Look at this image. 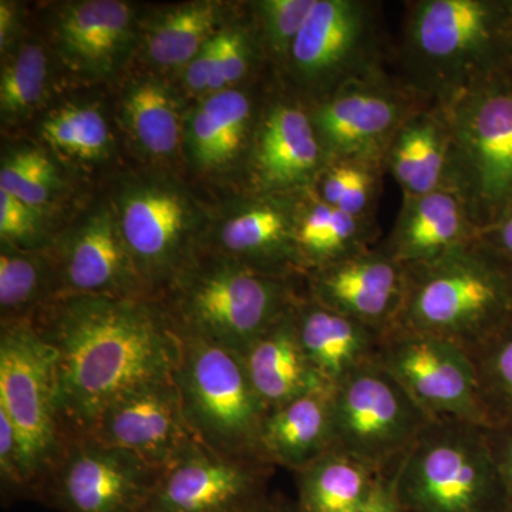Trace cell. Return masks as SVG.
<instances>
[{
  "label": "cell",
  "mask_w": 512,
  "mask_h": 512,
  "mask_svg": "<svg viewBox=\"0 0 512 512\" xmlns=\"http://www.w3.org/2000/svg\"><path fill=\"white\" fill-rule=\"evenodd\" d=\"M512 40L510 2L420 0L404 26L403 57L423 99L443 103L471 83L501 70Z\"/></svg>",
  "instance_id": "obj_3"
},
{
  "label": "cell",
  "mask_w": 512,
  "mask_h": 512,
  "mask_svg": "<svg viewBox=\"0 0 512 512\" xmlns=\"http://www.w3.org/2000/svg\"><path fill=\"white\" fill-rule=\"evenodd\" d=\"M138 271L120 227L109 212L93 217L74 238L64 261V279L73 295L128 298Z\"/></svg>",
  "instance_id": "obj_21"
},
{
  "label": "cell",
  "mask_w": 512,
  "mask_h": 512,
  "mask_svg": "<svg viewBox=\"0 0 512 512\" xmlns=\"http://www.w3.org/2000/svg\"><path fill=\"white\" fill-rule=\"evenodd\" d=\"M57 458L55 498L66 512H146L161 471L92 437H73Z\"/></svg>",
  "instance_id": "obj_13"
},
{
  "label": "cell",
  "mask_w": 512,
  "mask_h": 512,
  "mask_svg": "<svg viewBox=\"0 0 512 512\" xmlns=\"http://www.w3.org/2000/svg\"><path fill=\"white\" fill-rule=\"evenodd\" d=\"M47 60L40 47H22L8 64L0 82V109L6 116H18L42 100L45 94Z\"/></svg>",
  "instance_id": "obj_35"
},
{
  "label": "cell",
  "mask_w": 512,
  "mask_h": 512,
  "mask_svg": "<svg viewBox=\"0 0 512 512\" xmlns=\"http://www.w3.org/2000/svg\"><path fill=\"white\" fill-rule=\"evenodd\" d=\"M468 355L476 366L487 426H512V316Z\"/></svg>",
  "instance_id": "obj_30"
},
{
  "label": "cell",
  "mask_w": 512,
  "mask_h": 512,
  "mask_svg": "<svg viewBox=\"0 0 512 512\" xmlns=\"http://www.w3.org/2000/svg\"><path fill=\"white\" fill-rule=\"evenodd\" d=\"M404 286V265L384 248H367L311 269L309 299L384 333L402 309Z\"/></svg>",
  "instance_id": "obj_16"
},
{
  "label": "cell",
  "mask_w": 512,
  "mask_h": 512,
  "mask_svg": "<svg viewBox=\"0 0 512 512\" xmlns=\"http://www.w3.org/2000/svg\"><path fill=\"white\" fill-rule=\"evenodd\" d=\"M466 204L451 190L404 198L402 211L384 249L403 264L434 261L478 238Z\"/></svg>",
  "instance_id": "obj_18"
},
{
  "label": "cell",
  "mask_w": 512,
  "mask_h": 512,
  "mask_svg": "<svg viewBox=\"0 0 512 512\" xmlns=\"http://www.w3.org/2000/svg\"><path fill=\"white\" fill-rule=\"evenodd\" d=\"M185 207L177 194L144 190L124 201L120 231L138 274L168 271L177 261Z\"/></svg>",
  "instance_id": "obj_24"
},
{
  "label": "cell",
  "mask_w": 512,
  "mask_h": 512,
  "mask_svg": "<svg viewBox=\"0 0 512 512\" xmlns=\"http://www.w3.org/2000/svg\"><path fill=\"white\" fill-rule=\"evenodd\" d=\"M221 241L244 265L264 274L282 276L286 265L301 266L296 244V220L274 204H259L235 215L224 225Z\"/></svg>",
  "instance_id": "obj_26"
},
{
  "label": "cell",
  "mask_w": 512,
  "mask_h": 512,
  "mask_svg": "<svg viewBox=\"0 0 512 512\" xmlns=\"http://www.w3.org/2000/svg\"><path fill=\"white\" fill-rule=\"evenodd\" d=\"M192 147L195 156L202 164L220 165L232 160L218 131L212 126L210 117L204 110L195 111L192 117Z\"/></svg>",
  "instance_id": "obj_41"
},
{
  "label": "cell",
  "mask_w": 512,
  "mask_h": 512,
  "mask_svg": "<svg viewBox=\"0 0 512 512\" xmlns=\"http://www.w3.org/2000/svg\"><path fill=\"white\" fill-rule=\"evenodd\" d=\"M201 109L210 117L212 126L224 140L231 157L237 156L251 121L248 97L237 90H224L205 101Z\"/></svg>",
  "instance_id": "obj_38"
},
{
  "label": "cell",
  "mask_w": 512,
  "mask_h": 512,
  "mask_svg": "<svg viewBox=\"0 0 512 512\" xmlns=\"http://www.w3.org/2000/svg\"><path fill=\"white\" fill-rule=\"evenodd\" d=\"M332 394L318 390L266 413L261 446L269 463L298 473L332 450Z\"/></svg>",
  "instance_id": "obj_22"
},
{
  "label": "cell",
  "mask_w": 512,
  "mask_h": 512,
  "mask_svg": "<svg viewBox=\"0 0 512 512\" xmlns=\"http://www.w3.org/2000/svg\"><path fill=\"white\" fill-rule=\"evenodd\" d=\"M218 9L212 2H195L168 12L148 36V55L161 66L190 63L212 39Z\"/></svg>",
  "instance_id": "obj_29"
},
{
  "label": "cell",
  "mask_w": 512,
  "mask_h": 512,
  "mask_svg": "<svg viewBox=\"0 0 512 512\" xmlns=\"http://www.w3.org/2000/svg\"><path fill=\"white\" fill-rule=\"evenodd\" d=\"M13 19H15V13H13L12 6L9 3L2 2V6H0V43H2V49L5 47V43H8L10 32L13 29Z\"/></svg>",
  "instance_id": "obj_47"
},
{
  "label": "cell",
  "mask_w": 512,
  "mask_h": 512,
  "mask_svg": "<svg viewBox=\"0 0 512 512\" xmlns=\"http://www.w3.org/2000/svg\"><path fill=\"white\" fill-rule=\"evenodd\" d=\"M510 19H511V28H512V2H510Z\"/></svg>",
  "instance_id": "obj_49"
},
{
  "label": "cell",
  "mask_w": 512,
  "mask_h": 512,
  "mask_svg": "<svg viewBox=\"0 0 512 512\" xmlns=\"http://www.w3.org/2000/svg\"><path fill=\"white\" fill-rule=\"evenodd\" d=\"M266 463L222 456L194 444L161 471L146 512H248L264 507Z\"/></svg>",
  "instance_id": "obj_14"
},
{
  "label": "cell",
  "mask_w": 512,
  "mask_h": 512,
  "mask_svg": "<svg viewBox=\"0 0 512 512\" xmlns=\"http://www.w3.org/2000/svg\"><path fill=\"white\" fill-rule=\"evenodd\" d=\"M36 329L55 350L57 413L73 437L123 394L177 376L183 357L181 329L131 296H69Z\"/></svg>",
  "instance_id": "obj_1"
},
{
  "label": "cell",
  "mask_w": 512,
  "mask_h": 512,
  "mask_svg": "<svg viewBox=\"0 0 512 512\" xmlns=\"http://www.w3.org/2000/svg\"><path fill=\"white\" fill-rule=\"evenodd\" d=\"M296 329L318 375L335 389L360 367L375 362L383 333L306 299L296 302Z\"/></svg>",
  "instance_id": "obj_19"
},
{
  "label": "cell",
  "mask_w": 512,
  "mask_h": 512,
  "mask_svg": "<svg viewBox=\"0 0 512 512\" xmlns=\"http://www.w3.org/2000/svg\"><path fill=\"white\" fill-rule=\"evenodd\" d=\"M390 477L407 512H512L480 424L431 421Z\"/></svg>",
  "instance_id": "obj_5"
},
{
  "label": "cell",
  "mask_w": 512,
  "mask_h": 512,
  "mask_svg": "<svg viewBox=\"0 0 512 512\" xmlns=\"http://www.w3.org/2000/svg\"><path fill=\"white\" fill-rule=\"evenodd\" d=\"M217 55H215L214 74L208 90L222 92L225 86L239 82L248 73L251 63L247 36L239 30H228L215 36Z\"/></svg>",
  "instance_id": "obj_39"
},
{
  "label": "cell",
  "mask_w": 512,
  "mask_h": 512,
  "mask_svg": "<svg viewBox=\"0 0 512 512\" xmlns=\"http://www.w3.org/2000/svg\"><path fill=\"white\" fill-rule=\"evenodd\" d=\"M421 99L409 87L396 86L379 72L346 83L320 99L309 114L329 163L384 165L399 128L423 109Z\"/></svg>",
  "instance_id": "obj_11"
},
{
  "label": "cell",
  "mask_w": 512,
  "mask_h": 512,
  "mask_svg": "<svg viewBox=\"0 0 512 512\" xmlns=\"http://www.w3.org/2000/svg\"><path fill=\"white\" fill-rule=\"evenodd\" d=\"M478 239L512 268V205L500 221L483 229Z\"/></svg>",
  "instance_id": "obj_44"
},
{
  "label": "cell",
  "mask_w": 512,
  "mask_h": 512,
  "mask_svg": "<svg viewBox=\"0 0 512 512\" xmlns=\"http://www.w3.org/2000/svg\"><path fill=\"white\" fill-rule=\"evenodd\" d=\"M124 110L134 137L148 153H173L180 140V120L165 87L157 82L138 83L128 92Z\"/></svg>",
  "instance_id": "obj_31"
},
{
  "label": "cell",
  "mask_w": 512,
  "mask_h": 512,
  "mask_svg": "<svg viewBox=\"0 0 512 512\" xmlns=\"http://www.w3.org/2000/svg\"><path fill=\"white\" fill-rule=\"evenodd\" d=\"M39 211L0 190V234L8 242H32L39 232Z\"/></svg>",
  "instance_id": "obj_40"
},
{
  "label": "cell",
  "mask_w": 512,
  "mask_h": 512,
  "mask_svg": "<svg viewBox=\"0 0 512 512\" xmlns=\"http://www.w3.org/2000/svg\"><path fill=\"white\" fill-rule=\"evenodd\" d=\"M355 512H407L392 477L380 476L369 498Z\"/></svg>",
  "instance_id": "obj_46"
},
{
  "label": "cell",
  "mask_w": 512,
  "mask_h": 512,
  "mask_svg": "<svg viewBox=\"0 0 512 512\" xmlns=\"http://www.w3.org/2000/svg\"><path fill=\"white\" fill-rule=\"evenodd\" d=\"M87 437L163 471L200 443L185 416L177 376L141 384L110 404Z\"/></svg>",
  "instance_id": "obj_15"
},
{
  "label": "cell",
  "mask_w": 512,
  "mask_h": 512,
  "mask_svg": "<svg viewBox=\"0 0 512 512\" xmlns=\"http://www.w3.org/2000/svg\"><path fill=\"white\" fill-rule=\"evenodd\" d=\"M248 512H269V511H268V508L261 507V508H256V510H252V511H248Z\"/></svg>",
  "instance_id": "obj_48"
},
{
  "label": "cell",
  "mask_w": 512,
  "mask_h": 512,
  "mask_svg": "<svg viewBox=\"0 0 512 512\" xmlns=\"http://www.w3.org/2000/svg\"><path fill=\"white\" fill-rule=\"evenodd\" d=\"M56 187L55 165L40 151H18L0 168V190L37 211L50 200Z\"/></svg>",
  "instance_id": "obj_34"
},
{
  "label": "cell",
  "mask_w": 512,
  "mask_h": 512,
  "mask_svg": "<svg viewBox=\"0 0 512 512\" xmlns=\"http://www.w3.org/2000/svg\"><path fill=\"white\" fill-rule=\"evenodd\" d=\"M376 360L431 419L487 426L476 366L457 343L394 326L383 333Z\"/></svg>",
  "instance_id": "obj_10"
},
{
  "label": "cell",
  "mask_w": 512,
  "mask_h": 512,
  "mask_svg": "<svg viewBox=\"0 0 512 512\" xmlns=\"http://www.w3.org/2000/svg\"><path fill=\"white\" fill-rule=\"evenodd\" d=\"M404 268L397 328L450 340L470 352L512 316V268L478 238L434 261Z\"/></svg>",
  "instance_id": "obj_2"
},
{
  "label": "cell",
  "mask_w": 512,
  "mask_h": 512,
  "mask_svg": "<svg viewBox=\"0 0 512 512\" xmlns=\"http://www.w3.org/2000/svg\"><path fill=\"white\" fill-rule=\"evenodd\" d=\"M431 421L375 360L333 389L332 450L389 476Z\"/></svg>",
  "instance_id": "obj_7"
},
{
  "label": "cell",
  "mask_w": 512,
  "mask_h": 512,
  "mask_svg": "<svg viewBox=\"0 0 512 512\" xmlns=\"http://www.w3.org/2000/svg\"><path fill=\"white\" fill-rule=\"evenodd\" d=\"M436 107L450 136L447 190L481 232L512 205V84L497 70Z\"/></svg>",
  "instance_id": "obj_4"
},
{
  "label": "cell",
  "mask_w": 512,
  "mask_h": 512,
  "mask_svg": "<svg viewBox=\"0 0 512 512\" xmlns=\"http://www.w3.org/2000/svg\"><path fill=\"white\" fill-rule=\"evenodd\" d=\"M254 163L266 190L286 191L311 184L329 164L311 114L296 104L272 106L259 128Z\"/></svg>",
  "instance_id": "obj_17"
},
{
  "label": "cell",
  "mask_w": 512,
  "mask_h": 512,
  "mask_svg": "<svg viewBox=\"0 0 512 512\" xmlns=\"http://www.w3.org/2000/svg\"><path fill=\"white\" fill-rule=\"evenodd\" d=\"M0 470L10 483L23 484L22 451L12 421L0 410Z\"/></svg>",
  "instance_id": "obj_42"
},
{
  "label": "cell",
  "mask_w": 512,
  "mask_h": 512,
  "mask_svg": "<svg viewBox=\"0 0 512 512\" xmlns=\"http://www.w3.org/2000/svg\"><path fill=\"white\" fill-rule=\"evenodd\" d=\"M309 89L329 96L346 83L379 73L376 16L362 0H316L288 59Z\"/></svg>",
  "instance_id": "obj_12"
},
{
  "label": "cell",
  "mask_w": 512,
  "mask_h": 512,
  "mask_svg": "<svg viewBox=\"0 0 512 512\" xmlns=\"http://www.w3.org/2000/svg\"><path fill=\"white\" fill-rule=\"evenodd\" d=\"M215 55H217V40L212 36L210 42L202 47L194 59L191 60L187 69V84L194 92L208 90L212 74H214Z\"/></svg>",
  "instance_id": "obj_45"
},
{
  "label": "cell",
  "mask_w": 512,
  "mask_h": 512,
  "mask_svg": "<svg viewBox=\"0 0 512 512\" xmlns=\"http://www.w3.org/2000/svg\"><path fill=\"white\" fill-rule=\"evenodd\" d=\"M315 3L316 0H264L256 3L262 32L275 56L289 59L293 43Z\"/></svg>",
  "instance_id": "obj_37"
},
{
  "label": "cell",
  "mask_w": 512,
  "mask_h": 512,
  "mask_svg": "<svg viewBox=\"0 0 512 512\" xmlns=\"http://www.w3.org/2000/svg\"><path fill=\"white\" fill-rule=\"evenodd\" d=\"M183 336L177 383L197 439L222 456L268 461L261 446L268 409L251 382L244 356L198 336Z\"/></svg>",
  "instance_id": "obj_6"
},
{
  "label": "cell",
  "mask_w": 512,
  "mask_h": 512,
  "mask_svg": "<svg viewBox=\"0 0 512 512\" xmlns=\"http://www.w3.org/2000/svg\"><path fill=\"white\" fill-rule=\"evenodd\" d=\"M55 350L28 322L8 323L0 338V410L22 451L23 484L50 473L63 450L56 403Z\"/></svg>",
  "instance_id": "obj_8"
},
{
  "label": "cell",
  "mask_w": 512,
  "mask_h": 512,
  "mask_svg": "<svg viewBox=\"0 0 512 512\" xmlns=\"http://www.w3.org/2000/svg\"><path fill=\"white\" fill-rule=\"evenodd\" d=\"M133 12L119 0H84L63 10L57 25L67 59L80 69L107 72L127 46Z\"/></svg>",
  "instance_id": "obj_25"
},
{
  "label": "cell",
  "mask_w": 512,
  "mask_h": 512,
  "mask_svg": "<svg viewBox=\"0 0 512 512\" xmlns=\"http://www.w3.org/2000/svg\"><path fill=\"white\" fill-rule=\"evenodd\" d=\"M293 308L244 355L248 375L268 412L305 394L333 389L313 369L302 348Z\"/></svg>",
  "instance_id": "obj_20"
},
{
  "label": "cell",
  "mask_w": 512,
  "mask_h": 512,
  "mask_svg": "<svg viewBox=\"0 0 512 512\" xmlns=\"http://www.w3.org/2000/svg\"><path fill=\"white\" fill-rule=\"evenodd\" d=\"M485 434L510 495L512 508V426H485Z\"/></svg>",
  "instance_id": "obj_43"
},
{
  "label": "cell",
  "mask_w": 512,
  "mask_h": 512,
  "mask_svg": "<svg viewBox=\"0 0 512 512\" xmlns=\"http://www.w3.org/2000/svg\"><path fill=\"white\" fill-rule=\"evenodd\" d=\"M367 239V220L330 207L320 198L296 220V244L309 271L369 248Z\"/></svg>",
  "instance_id": "obj_28"
},
{
  "label": "cell",
  "mask_w": 512,
  "mask_h": 512,
  "mask_svg": "<svg viewBox=\"0 0 512 512\" xmlns=\"http://www.w3.org/2000/svg\"><path fill=\"white\" fill-rule=\"evenodd\" d=\"M384 165L404 198L447 190L450 136L439 107L421 109L406 120L390 143Z\"/></svg>",
  "instance_id": "obj_23"
},
{
  "label": "cell",
  "mask_w": 512,
  "mask_h": 512,
  "mask_svg": "<svg viewBox=\"0 0 512 512\" xmlns=\"http://www.w3.org/2000/svg\"><path fill=\"white\" fill-rule=\"evenodd\" d=\"M295 303L282 276L225 262L191 279L180 329L244 356Z\"/></svg>",
  "instance_id": "obj_9"
},
{
  "label": "cell",
  "mask_w": 512,
  "mask_h": 512,
  "mask_svg": "<svg viewBox=\"0 0 512 512\" xmlns=\"http://www.w3.org/2000/svg\"><path fill=\"white\" fill-rule=\"evenodd\" d=\"M298 474V512H355L382 476L336 450H329Z\"/></svg>",
  "instance_id": "obj_27"
},
{
  "label": "cell",
  "mask_w": 512,
  "mask_h": 512,
  "mask_svg": "<svg viewBox=\"0 0 512 512\" xmlns=\"http://www.w3.org/2000/svg\"><path fill=\"white\" fill-rule=\"evenodd\" d=\"M42 265L32 256L6 249L0 254V306L3 313L28 308L42 293Z\"/></svg>",
  "instance_id": "obj_36"
},
{
  "label": "cell",
  "mask_w": 512,
  "mask_h": 512,
  "mask_svg": "<svg viewBox=\"0 0 512 512\" xmlns=\"http://www.w3.org/2000/svg\"><path fill=\"white\" fill-rule=\"evenodd\" d=\"M43 137L50 146L69 156L93 160L109 146V128L99 111L90 107H66L43 123Z\"/></svg>",
  "instance_id": "obj_33"
},
{
  "label": "cell",
  "mask_w": 512,
  "mask_h": 512,
  "mask_svg": "<svg viewBox=\"0 0 512 512\" xmlns=\"http://www.w3.org/2000/svg\"><path fill=\"white\" fill-rule=\"evenodd\" d=\"M382 165L367 161H332L319 175L320 200L352 217L366 220L376 198Z\"/></svg>",
  "instance_id": "obj_32"
},
{
  "label": "cell",
  "mask_w": 512,
  "mask_h": 512,
  "mask_svg": "<svg viewBox=\"0 0 512 512\" xmlns=\"http://www.w3.org/2000/svg\"><path fill=\"white\" fill-rule=\"evenodd\" d=\"M511 52H512V47H511Z\"/></svg>",
  "instance_id": "obj_50"
}]
</instances>
